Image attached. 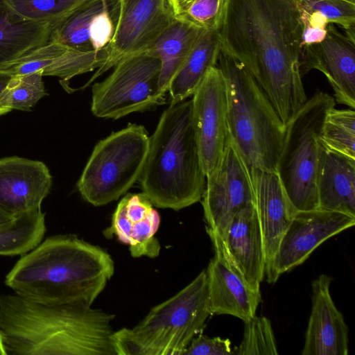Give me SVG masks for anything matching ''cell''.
<instances>
[{"instance_id": "obj_30", "label": "cell", "mask_w": 355, "mask_h": 355, "mask_svg": "<svg viewBox=\"0 0 355 355\" xmlns=\"http://www.w3.org/2000/svg\"><path fill=\"white\" fill-rule=\"evenodd\" d=\"M238 355L278 354L277 341L270 320L265 316H253L244 322L243 340L233 351Z\"/></svg>"}, {"instance_id": "obj_8", "label": "cell", "mask_w": 355, "mask_h": 355, "mask_svg": "<svg viewBox=\"0 0 355 355\" xmlns=\"http://www.w3.org/2000/svg\"><path fill=\"white\" fill-rule=\"evenodd\" d=\"M149 144L145 127L131 123L97 143L77 182L83 198L101 206L125 194L139 179Z\"/></svg>"}, {"instance_id": "obj_31", "label": "cell", "mask_w": 355, "mask_h": 355, "mask_svg": "<svg viewBox=\"0 0 355 355\" xmlns=\"http://www.w3.org/2000/svg\"><path fill=\"white\" fill-rule=\"evenodd\" d=\"M299 9L318 12L329 24L341 28L348 35L355 37V3L345 0H295Z\"/></svg>"}, {"instance_id": "obj_3", "label": "cell", "mask_w": 355, "mask_h": 355, "mask_svg": "<svg viewBox=\"0 0 355 355\" xmlns=\"http://www.w3.org/2000/svg\"><path fill=\"white\" fill-rule=\"evenodd\" d=\"M114 271L110 255L72 234L47 237L21 255L5 284L24 298L45 304L92 306Z\"/></svg>"}, {"instance_id": "obj_10", "label": "cell", "mask_w": 355, "mask_h": 355, "mask_svg": "<svg viewBox=\"0 0 355 355\" xmlns=\"http://www.w3.org/2000/svg\"><path fill=\"white\" fill-rule=\"evenodd\" d=\"M118 14L105 62L85 87L122 59L146 51L157 37L175 19L172 0H118Z\"/></svg>"}, {"instance_id": "obj_33", "label": "cell", "mask_w": 355, "mask_h": 355, "mask_svg": "<svg viewBox=\"0 0 355 355\" xmlns=\"http://www.w3.org/2000/svg\"><path fill=\"white\" fill-rule=\"evenodd\" d=\"M68 48L53 41H49L29 52L15 62L6 71L14 76L24 75L43 70Z\"/></svg>"}, {"instance_id": "obj_18", "label": "cell", "mask_w": 355, "mask_h": 355, "mask_svg": "<svg viewBox=\"0 0 355 355\" xmlns=\"http://www.w3.org/2000/svg\"><path fill=\"white\" fill-rule=\"evenodd\" d=\"M248 168L262 232L266 269L272 261L286 230L297 211L290 202L276 172L255 167Z\"/></svg>"}, {"instance_id": "obj_36", "label": "cell", "mask_w": 355, "mask_h": 355, "mask_svg": "<svg viewBox=\"0 0 355 355\" xmlns=\"http://www.w3.org/2000/svg\"><path fill=\"white\" fill-rule=\"evenodd\" d=\"M13 76L14 75L11 74L10 73L6 71H0V93L5 88V87ZM10 111L11 110L0 105V116L6 114Z\"/></svg>"}, {"instance_id": "obj_28", "label": "cell", "mask_w": 355, "mask_h": 355, "mask_svg": "<svg viewBox=\"0 0 355 355\" xmlns=\"http://www.w3.org/2000/svg\"><path fill=\"white\" fill-rule=\"evenodd\" d=\"M321 139L329 148L355 158V112L332 108L324 119Z\"/></svg>"}, {"instance_id": "obj_26", "label": "cell", "mask_w": 355, "mask_h": 355, "mask_svg": "<svg viewBox=\"0 0 355 355\" xmlns=\"http://www.w3.org/2000/svg\"><path fill=\"white\" fill-rule=\"evenodd\" d=\"M117 1L89 0L52 26L50 40L76 51H94L89 36L92 19Z\"/></svg>"}, {"instance_id": "obj_35", "label": "cell", "mask_w": 355, "mask_h": 355, "mask_svg": "<svg viewBox=\"0 0 355 355\" xmlns=\"http://www.w3.org/2000/svg\"><path fill=\"white\" fill-rule=\"evenodd\" d=\"M234 354L228 338H210L200 334L193 338L183 355H229Z\"/></svg>"}, {"instance_id": "obj_12", "label": "cell", "mask_w": 355, "mask_h": 355, "mask_svg": "<svg viewBox=\"0 0 355 355\" xmlns=\"http://www.w3.org/2000/svg\"><path fill=\"white\" fill-rule=\"evenodd\" d=\"M192 123L206 178L218 168L229 142L225 78L211 67L192 95Z\"/></svg>"}, {"instance_id": "obj_29", "label": "cell", "mask_w": 355, "mask_h": 355, "mask_svg": "<svg viewBox=\"0 0 355 355\" xmlns=\"http://www.w3.org/2000/svg\"><path fill=\"white\" fill-rule=\"evenodd\" d=\"M89 0H6L24 17L52 26Z\"/></svg>"}, {"instance_id": "obj_4", "label": "cell", "mask_w": 355, "mask_h": 355, "mask_svg": "<svg viewBox=\"0 0 355 355\" xmlns=\"http://www.w3.org/2000/svg\"><path fill=\"white\" fill-rule=\"evenodd\" d=\"M191 99L170 104L150 137L139 177L153 205L179 210L202 199L207 178L192 123Z\"/></svg>"}, {"instance_id": "obj_40", "label": "cell", "mask_w": 355, "mask_h": 355, "mask_svg": "<svg viewBox=\"0 0 355 355\" xmlns=\"http://www.w3.org/2000/svg\"><path fill=\"white\" fill-rule=\"evenodd\" d=\"M345 1H349V2L353 3H355V0H345Z\"/></svg>"}, {"instance_id": "obj_27", "label": "cell", "mask_w": 355, "mask_h": 355, "mask_svg": "<svg viewBox=\"0 0 355 355\" xmlns=\"http://www.w3.org/2000/svg\"><path fill=\"white\" fill-rule=\"evenodd\" d=\"M42 76V70L13 76L0 93V105L10 110L30 111L47 95Z\"/></svg>"}, {"instance_id": "obj_5", "label": "cell", "mask_w": 355, "mask_h": 355, "mask_svg": "<svg viewBox=\"0 0 355 355\" xmlns=\"http://www.w3.org/2000/svg\"><path fill=\"white\" fill-rule=\"evenodd\" d=\"M216 66L226 85L230 141L248 167L276 172L284 124L240 62L220 49Z\"/></svg>"}, {"instance_id": "obj_14", "label": "cell", "mask_w": 355, "mask_h": 355, "mask_svg": "<svg viewBox=\"0 0 355 355\" xmlns=\"http://www.w3.org/2000/svg\"><path fill=\"white\" fill-rule=\"evenodd\" d=\"M211 243L215 255L222 258L252 288L260 291L265 276L266 255L254 204L236 214L223 236Z\"/></svg>"}, {"instance_id": "obj_32", "label": "cell", "mask_w": 355, "mask_h": 355, "mask_svg": "<svg viewBox=\"0 0 355 355\" xmlns=\"http://www.w3.org/2000/svg\"><path fill=\"white\" fill-rule=\"evenodd\" d=\"M227 2V0H193L178 15L205 30L218 31Z\"/></svg>"}, {"instance_id": "obj_7", "label": "cell", "mask_w": 355, "mask_h": 355, "mask_svg": "<svg viewBox=\"0 0 355 355\" xmlns=\"http://www.w3.org/2000/svg\"><path fill=\"white\" fill-rule=\"evenodd\" d=\"M335 105L333 96L318 91L285 125L276 173L297 211L318 209V139L326 116Z\"/></svg>"}, {"instance_id": "obj_25", "label": "cell", "mask_w": 355, "mask_h": 355, "mask_svg": "<svg viewBox=\"0 0 355 355\" xmlns=\"http://www.w3.org/2000/svg\"><path fill=\"white\" fill-rule=\"evenodd\" d=\"M45 214L38 207L0 224V255H23L37 246L46 232Z\"/></svg>"}, {"instance_id": "obj_11", "label": "cell", "mask_w": 355, "mask_h": 355, "mask_svg": "<svg viewBox=\"0 0 355 355\" xmlns=\"http://www.w3.org/2000/svg\"><path fill=\"white\" fill-rule=\"evenodd\" d=\"M202 205L211 239H220L241 210L254 204L248 166L230 140L217 170L207 177Z\"/></svg>"}, {"instance_id": "obj_22", "label": "cell", "mask_w": 355, "mask_h": 355, "mask_svg": "<svg viewBox=\"0 0 355 355\" xmlns=\"http://www.w3.org/2000/svg\"><path fill=\"white\" fill-rule=\"evenodd\" d=\"M52 25L28 19L0 0V71L50 41Z\"/></svg>"}, {"instance_id": "obj_9", "label": "cell", "mask_w": 355, "mask_h": 355, "mask_svg": "<svg viewBox=\"0 0 355 355\" xmlns=\"http://www.w3.org/2000/svg\"><path fill=\"white\" fill-rule=\"evenodd\" d=\"M160 71L159 59L148 51L122 59L107 77L92 85V112L99 118L117 119L164 103Z\"/></svg>"}, {"instance_id": "obj_21", "label": "cell", "mask_w": 355, "mask_h": 355, "mask_svg": "<svg viewBox=\"0 0 355 355\" xmlns=\"http://www.w3.org/2000/svg\"><path fill=\"white\" fill-rule=\"evenodd\" d=\"M211 315H230L245 322L256 314L261 291L252 288L222 258L215 255L206 270Z\"/></svg>"}, {"instance_id": "obj_13", "label": "cell", "mask_w": 355, "mask_h": 355, "mask_svg": "<svg viewBox=\"0 0 355 355\" xmlns=\"http://www.w3.org/2000/svg\"><path fill=\"white\" fill-rule=\"evenodd\" d=\"M355 217L321 209L298 211L286 230L265 275L275 283L286 272L304 263L324 241L353 227Z\"/></svg>"}, {"instance_id": "obj_19", "label": "cell", "mask_w": 355, "mask_h": 355, "mask_svg": "<svg viewBox=\"0 0 355 355\" xmlns=\"http://www.w3.org/2000/svg\"><path fill=\"white\" fill-rule=\"evenodd\" d=\"M159 223L158 212L143 193H128L118 204L111 225L103 234L108 239L115 236L128 245L134 257L155 258L160 251V245L155 237Z\"/></svg>"}, {"instance_id": "obj_39", "label": "cell", "mask_w": 355, "mask_h": 355, "mask_svg": "<svg viewBox=\"0 0 355 355\" xmlns=\"http://www.w3.org/2000/svg\"><path fill=\"white\" fill-rule=\"evenodd\" d=\"M0 355H7L5 346H4V342H3V335L0 331Z\"/></svg>"}, {"instance_id": "obj_16", "label": "cell", "mask_w": 355, "mask_h": 355, "mask_svg": "<svg viewBox=\"0 0 355 355\" xmlns=\"http://www.w3.org/2000/svg\"><path fill=\"white\" fill-rule=\"evenodd\" d=\"M52 177L46 164L17 156L0 159V209L15 217L41 207Z\"/></svg>"}, {"instance_id": "obj_37", "label": "cell", "mask_w": 355, "mask_h": 355, "mask_svg": "<svg viewBox=\"0 0 355 355\" xmlns=\"http://www.w3.org/2000/svg\"><path fill=\"white\" fill-rule=\"evenodd\" d=\"M192 1L193 0H172V5L175 16L182 13Z\"/></svg>"}, {"instance_id": "obj_17", "label": "cell", "mask_w": 355, "mask_h": 355, "mask_svg": "<svg viewBox=\"0 0 355 355\" xmlns=\"http://www.w3.org/2000/svg\"><path fill=\"white\" fill-rule=\"evenodd\" d=\"M332 280L322 274L311 283V312L302 355L348 354L349 329L331 298Z\"/></svg>"}, {"instance_id": "obj_38", "label": "cell", "mask_w": 355, "mask_h": 355, "mask_svg": "<svg viewBox=\"0 0 355 355\" xmlns=\"http://www.w3.org/2000/svg\"><path fill=\"white\" fill-rule=\"evenodd\" d=\"M14 218L15 217L9 215L8 214H7L6 212L0 209V224L6 223Z\"/></svg>"}, {"instance_id": "obj_15", "label": "cell", "mask_w": 355, "mask_h": 355, "mask_svg": "<svg viewBox=\"0 0 355 355\" xmlns=\"http://www.w3.org/2000/svg\"><path fill=\"white\" fill-rule=\"evenodd\" d=\"M312 69L325 76L337 103L354 109L355 37L329 24L326 37L321 42L302 49V76Z\"/></svg>"}, {"instance_id": "obj_34", "label": "cell", "mask_w": 355, "mask_h": 355, "mask_svg": "<svg viewBox=\"0 0 355 355\" xmlns=\"http://www.w3.org/2000/svg\"><path fill=\"white\" fill-rule=\"evenodd\" d=\"M118 1L114 4L96 14L89 28V41L95 51L103 50L109 45L113 37L118 14Z\"/></svg>"}, {"instance_id": "obj_24", "label": "cell", "mask_w": 355, "mask_h": 355, "mask_svg": "<svg viewBox=\"0 0 355 355\" xmlns=\"http://www.w3.org/2000/svg\"><path fill=\"white\" fill-rule=\"evenodd\" d=\"M220 42L216 31L204 30L170 83V104L192 96L208 70L216 65Z\"/></svg>"}, {"instance_id": "obj_2", "label": "cell", "mask_w": 355, "mask_h": 355, "mask_svg": "<svg viewBox=\"0 0 355 355\" xmlns=\"http://www.w3.org/2000/svg\"><path fill=\"white\" fill-rule=\"evenodd\" d=\"M114 317L82 302L45 304L0 295L7 355H116Z\"/></svg>"}, {"instance_id": "obj_1", "label": "cell", "mask_w": 355, "mask_h": 355, "mask_svg": "<svg viewBox=\"0 0 355 355\" xmlns=\"http://www.w3.org/2000/svg\"><path fill=\"white\" fill-rule=\"evenodd\" d=\"M302 29L295 0H227L217 31L220 49L244 66L284 125L307 101Z\"/></svg>"}, {"instance_id": "obj_6", "label": "cell", "mask_w": 355, "mask_h": 355, "mask_svg": "<svg viewBox=\"0 0 355 355\" xmlns=\"http://www.w3.org/2000/svg\"><path fill=\"white\" fill-rule=\"evenodd\" d=\"M210 315L203 270L183 289L153 307L135 327L114 331L116 355H183Z\"/></svg>"}, {"instance_id": "obj_23", "label": "cell", "mask_w": 355, "mask_h": 355, "mask_svg": "<svg viewBox=\"0 0 355 355\" xmlns=\"http://www.w3.org/2000/svg\"><path fill=\"white\" fill-rule=\"evenodd\" d=\"M204 30L177 15L146 51L155 55L160 60L159 87L164 94L167 93L173 78Z\"/></svg>"}, {"instance_id": "obj_20", "label": "cell", "mask_w": 355, "mask_h": 355, "mask_svg": "<svg viewBox=\"0 0 355 355\" xmlns=\"http://www.w3.org/2000/svg\"><path fill=\"white\" fill-rule=\"evenodd\" d=\"M315 184L318 209L355 217V158L318 139Z\"/></svg>"}]
</instances>
